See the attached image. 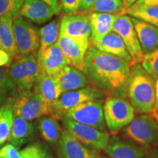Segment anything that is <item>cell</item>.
Instances as JSON below:
<instances>
[{"mask_svg": "<svg viewBox=\"0 0 158 158\" xmlns=\"http://www.w3.org/2000/svg\"><path fill=\"white\" fill-rule=\"evenodd\" d=\"M95 48L103 52L108 53L124 59L132 65H134L133 58L130 54L122 37L117 33L110 31L98 41L91 43Z\"/></svg>", "mask_w": 158, "mask_h": 158, "instance_id": "2e32d148", "label": "cell"}, {"mask_svg": "<svg viewBox=\"0 0 158 158\" xmlns=\"http://www.w3.org/2000/svg\"><path fill=\"white\" fill-rule=\"evenodd\" d=\"M41 1L44 2L48 6H50L53 10L54 11L55 15H59L61 13L62 10H61L58 0H41Z\"/></svg>", "mask_w": 158, "mask_h": 158, "instance_id": "74e56055", "label": "cell"}, {"mask_svg": "<svg viewBox=\"0 0 158 158\" xmlns=\"http://www.w3.org/2000/svg\"><path fill=\"white\" fill-rule=\"evenodd\" d=\"M96 158H109V157H108V155L107 156H104V155H100V154H99V155L96 157Z\"/></svg>", "mask_w": 158, "mask_h": 158, "instance_id": "ee69618b", "label": "cell"}, {"mask_svg": "<svg viewBox=\"0 0 158 158\" xmlns=\"http://www.w3.org/2000/svg\"><path fill=\"white\" fill-rule=\"evenodd\" d=\"M106 152L109 158H143L145 155L137 144L117 136L110 138Z\"/></svg>", "mask_w": 158, "mask_h": 158, "instance_id": "e0dca14e", "label": "cell"}, {"mask_svg": "<svg viewBox=\"0 0 158 158\" xmlns=\"http://www.w3.org/2000/svg\"><path fill=\"white\" fill-rule=\"evenodd\" d=\"M155 108H154V111L158 110V78L155 79Z\"/></svg>", "mask_w": 158, "mask_h": 158, "instance_id": "60d3db41", "label": "cell"}, {"mask_svg": "<svg viewBox=\"0 0 158 158\" xmlns=\"http://www.w3.org/2000/svg\"><path fill=\"white\" fill-rule=\"evenodd\" d=\"M133 65L124 59L89 47L84 73L89 85L101 90L106 95L127 98V84Z\"/></svg>", "mask_w": 158, "mask_h": 158, "instance_id": "6da1fadb", "label": "cell"}, {"mask_svg": "<svg viewBox=\"0 0 158 158\" xmlns=\"http://www.w3.org/2000/svg\"><path fill=\"white\" fill-rule=\"evenodd\" d=\"M0 158H21V156L16 147L7 144L0 149Z\"/></svg>", "mask_w": 158, "mask_h": 158, "instance_id": "e575fe53", "label": "cell"}, {"mask_svg": "<svg viewBox=\"0 0 158 158\" xmlns=\"http://www.w3.org/2000/svg\"><path fill=\"white\" fill-rule=\"evenodd\" d=\"M122 1H124V0H122Z\"/></svg>", "mask_w": 158, "mask_h": 158, "instance_id": "7dc6e473", "label": "cell"}, {"mask_svg": "<svg viewBox=\"0 0 158 158\" xmlns=\"http://www.w3.org/2000/svg\"><path fill=\"white\" fill-rule=\"evenodd\" d=\"M61 19H55L40 30V43L37 51H43L57 43L60 31Z\"/></svg>", "mask_w": 158, "mask_h": 158, "instance_id": "4316f807", "label": "cell"}, {"mask_svg": "<svg viewBox=\"0 0 158 158\" xmlns=\"http://www.w3.org/2000/svg\"><path fill=\"white\" fill-rule=\"evenodd\" d=\"M33 132L34 127L30 121L19 116L14 115L8 138L9 142L18 149L30 139Z\"/></svg>", "mask_w": 158, "mask_h": 158, "instance_id": "603a6c76", "label": "cell"}, {"mask_svg": "<svg viewBox=\"0 0 158 158\" xmlns=\"http://www.w3.org/2000/svg\"><path fill=\"white\" fill-rule=\"evenodd\" d=\"M13 114L31 120L45 115H51L48 106L42 96L34 90L18 91V94L11 99Z\"/></svg>", "mask_w": 158, "mask_h": 158, "instance_id": "8992f818", "label": "cell"}, {"mask_svg": "<svg viewBox=\"0 0 158 158\" xmlns=\"http://www.w3.org/2000/svg\"><path fill=\"white\" fill-rule=\"evenodd\" d=\"M54 78L60 85L62 93L84 88L89 85L83 71L72 65L65 67Z\"/></svg>", "mask_w": 158, "mask_h": 158, "instance_id": "ffe728a7", "label": "cell"}, {"mask_svg": "<svg viewBox=\"0 0 158 158\" xmlns=\"http://www.w3.org/2000/svg\"><path fill=\"white\" fill-rule=\"evenodd\" d=\"M57 44L70 60V65L82 71L84 66L85 57L90 45L85 44L63 35H59Z\"/></svg>", "mask_w": 158, "mask_h": 158, "instance_id": "9a60e30c", "label": "cell"}, {"mask_svg": "<svg viewBox=\"0 0 158 158\" xmlns=\"http://www.w3.org/2000/svg\"><path fill=\"white\" fill-rule=\"evenodd\" d=\"M65 128L81 143L100 151H106L110 142V133L91 126L79 123L67 117H62Z\"/></svg>", "mask_w": 158, "mask_h": 158, "instance_id": "ba28073f", "label": "cell"}, {"mask_svg": "<svg viewBox=\"0 0 158 158\" xmlns=\"http://www.w3.org/2000/svg\"><path fill=\"white\" fill-rule=\"evenodd\" d=\"M13 15L9 13L0 19V44L1 48L10 56L11 59L19 54L15 44V40L13 29Z\"/></svg>", "mask_w": 158, "mask_h": 158, "instance_id": "cb8c5ba5", "label": "cell"}, {"mask_svg": "<svg viewBox=\"0 0 158 158\" xmlns=\"http://www.w3.org/2000/svg\"><path fill=\"white\" fill-rule=\"evenodd\" d=\"M122 0H95L91 12L122 14L124 11Z\"/></svg>", "mask_w": 158, "mask_h": 158, "instance_id": "f1b7e54d", "label": "cell"}, {"mask_svg": "<svg viewBox=\"0 0 158 158\" xmlns=\"http://www.w3.org/2000/svg\"><path fill=\"white\" fill-rule=\"evenodd\" d=\"M113 31L117 33L122 37L133 58V64L141 63L143 58L144 53L138 40L131 17L127 14L118 15L114 23Z\"/></svg>", "mask_w": 158, "mask_h": 158, "instance_id": "7c38bea8", "label": "cell"}, {"mask_svg": "<svg viewBox=\"0 0 158 158\" xmlns=\"http://www.w3.org/2000/svg\"><path fill=\"white\" fill-rule=\"evenodd\" d=\"M54 15L52 8L41 0H25L18 14L39 24L47 22Z\"/></svg>", "mask_w": 158, "mask_h": 158, "instance_id": "ac0fdd59", "label": "cell"}, {"mask_svg": "<svg viewBox=\"0 0 158 158\" xmlns=\"http://www.w3.org/2000/svg\"><path fill=\"white\" fill-rule=\"evenodd\" d=\"M16 92H18L16 86L10 78L7 69L0 67V99Z\"/></svg>", "mask_w": 158, "mask_h": 158, "instance_id": "4dcf8cb0", "label": "cell"}, {"mask_svg": "<svg viewBox=\"0 0 158 158\" xmlns=\"http://www.w3.org/2000/svg\"><path fill=\"white\" fill-rule=\"evenodd\" d=\"M155 81L140 64L132 67L127 84V98L138 114H151L155 103Z\"/></svg>", "mask_w": 158, "mask_h": 158, "instance_id": "7a4b0ae2", "label": "cell"}, {"mask_svg": "<svg viewBox=\"0 0 158 158\" xmlns=\"http://www.w3.org/2000/svg\"><path fill=\"white\" fill-rule=\"evenodd\" d=\"M91 26V43L101 39L113 31L114 23L118 15L108 13L91 12L89 14Z\"/></svg>", "mask_w": 158, "mask_h": 158, "instance_id": "7402d4cb", "label": "cell"}, {"mask_svg": "<svg viewBox=\"0 0 158 158\" xmlns=\"http://www.w3.org/2000/svg\"><path fill=\"white\" fill-rule=\"evenodd\" d=\"M13 29L19 55L37 54L40 43V34L37 27L21 15L13 18Z\"/></svg>", "mask_w": 158, "mask_h": 158, "instance_id": "9c48e42d", "label": "cell"}, {"mask_svg": "<svg viewBox=\"0 0 158 158\" xmlns=\"http://www.w3.org/2000/svg\"><path fill=\"white\" fill-rule=\"evenodd\" d=\"M122 14L141 19L158 27V6L133 4L125 9Z\"/></svg>", "mask_w": 158, "mask_h": 158, "instance_id": "484cf974", "label": "cell"}, {"mask_svg": "<svg viewBox=\"0 0 158 158\" xmlns=\"http://www.w3.org/2000/svg\"><path fill=\"white\" fill-rule=\"evenodd\" d=\"M128 139L144 148L158 145V125L151 114H139L124 128Z\"/></svg>", "mask_w": 158, "mask_h": 158, "instance_id": "5b68a950", "label": "cell"}, {"mask_svg": "<svg viewBox=\"0 0 158 158\" xmlns=\"http://www.w3.org/2000/svg\"><path fill=\"white\" fill-rule=\"evenodd\" d=\"M7 74L18 91L29 90L34 87L41 71L37 54L18 55L6 66Z\"/></svg>", "mask_w": 158, "mask_h": 158, "instance_id": "3957f363", "label": "cell"}, {"mask_svg": "<svg viewBox=\"0 0 158 158\" xmlns=\"http://www.w3.org/2000/svg\"><path fill=\"white\" fill-rule=\"evenodd\" d=\"M134 4H136V5L158 6V0H137Z\"/></svg>", "mask_w": 158, "mask_h": 158, "instance_id": "ab89813d", "label": "cell"}, {"mask_svg": "<svg viewBox=\"0 0 158 158\" xmlns=\"http://www.w3.org/2000/svg\"><path fill=\"white\" fill-rule=\"evenodd\" d=\"M0 49H1V44H0Z\"/></svg>", "mask_w": 158, "mask_h": 158, "instance_id": "bcb514c9", "label": "cell"}, {"mask_svg": "<svg viewBox=\"0 0 158 158\" xmlns=\"http://www.w3.org/2000/svg\"><path fill=\"white\" fill-rule=\"evenodd\" d=\"M58 150L61 158H96L99 155L98 150L84 145L66 128L58 142Z\"/></svg>", "mask_w": 158, "mask_h": 158, "instance_id": "5bb4252c", "label": "cell"}, {"mask_svg": "<svg viewBox=\"0 0 158 158\" xmlns=\"http://www.w3.org/2000/svg\"><path fill=\"white\" fill-rule=\"evenodd\" d=\"M48 158H52V157H51V156H49V157H48Z\"/></svg>", "mask_w": 158, "mask_h": 158, "instance_id": "f6af8a7d", "label": "cell"}, {"mask_svg": "<svg viewBox=\"0 0 158 158\" xmlns=\"http://www.w3.org/2000/svg\"><path fill=\"white\" fill-rule=\"evenodd\" d=\"M141 66L155 80L158 78V48L144 54L141 61Z\"/></svg>", "mask_w": 158, "mask_h": 158, "instance_id": "f546056e", "label": "cell"}, {"mask_svg": "<svg viewBox=\"0 0 158 158\" xmlns=\"http://www.w3.org/2000/svg\"><path fill=\"white\" fill-rule=\"evenodd\" d=\"M81 0H60L59 5L61 10L66 14L79 12Z\"/></svg>", "mask_w": 158, "mask_h": 158, "instance_id": "836d02e7", "label": "cell"}, {"mask_svg": "<svg viewBox=\"0 0 158 158\" xmlns=\"http://www.w3.org/2000/svg\"><path fill=\"white\" fill-rule=\"evenodd\" d=\"M62 117L70 118L103 131L107 128L104 118L103 106L102 102L97 100L79 104L65 111Z\"/></svg>", "mask_w": 158, "mask_h": 158, "instance_id": "30bf717a", "label": "cell"}, {"mask_svg": "<svg viewBox=\"0 0 158 158\" xmlns=\"http://www.w3.org/2000/svg\"><path fill=\"white\" fill-rule=\"evenodd\" d=\"M25 0H0V19L10 13L15 17Z\"/></svg>", "mask_w": 158, "mask_h": 158, "instance_id": "1f68e13d", "label": "cell"}, {"mask_svg": "<svg viewBox=\"0 0 158 158\" xmlns=\"http://www.w3.org/2000/svg\"><path fill=\"white\" fill-rule=\"evenodd\" d=\"M34 89L42 96L50 109L51 116V108L62 94L58 81L54 77L41 72L35 82Z\"/></svg>", "mask_w": 158, "mask_h": 158, "instance_id": "d6986e66", "label": "cell"}, {"mask_svg": "<svg viewBox=\"0 0 158 158\" xmlns=\"http://www.w3.org/2000/svg\"><path fill=\"white\" fill-rule=\"evenodd\" d=\"M37 58L41 71L51 77H54L63 68L70 65V60L57 43L44 51H37Z\"/></svg>", "mask_w": 158, "mask_h": 158, "instance_id": "4fadbf2b", "label": "cell"}, {"mask_svg": "<svg viewBox=\"0 0 158 158\" xmlns=\"http://www.w3.org/2000/svg\"><path fill=\"white\" fill-rule=\"evenodd\" d=\"M11 59L10 56L5 51L0 49V67L7 66L11 62Z\"/></svg>", "mask_w": 158, "mask_h": 158, "instance_id": "8d00e7d4", "label": "cell"}, {"mask_svg": "<svg viewBox=\"0 0 158 158\" xmlns=\"http://www.w3.org/2000/svg\"><path fill=\"white\" fill-rule=\"evenodd\" d=\"M151 115L155 118V119L157 122V124L158 125V110H155V111H153L152 113H151Z\"/></svg>", "mask_w": 158, "mask_h": 158, "instance_id": "7bdbcfd3", "label": "cell"}, {"mask_svg": "<svg viewBox=\"0 0 158 158\" xmlns=\"http://www.w3.org/2000/svg\"><path fill=\"white\" fill-rule=\"evenodd\" d=\"M131 19L144 54L158 48V27L141 19L133 17Z\"/></svg>", "mask_w": 158, "mask_h": 158, "instance_id": "44dd1931", "label": "cell"}, {"mask_svg": "<svg viewBox=\"0 0 158 158\" xmlns=\"http://www.w3.org/2000/svg\"><path fill=\"white\" fill-rule=\"evenodd\" d=\"M135 110L125 98L109 96L105 100L103 113L106 127L115 135L135 117Z\"/></svg>", "mask_w": 158, "mask_h": 158, "instance_id": "277c9868", "label": "cell"}, {"mask_svg": "<svg viewBox=\"0 0 158 158\" xmlns=\"http://www.w3.org/2000/svg\"><path fill=\"white\" fill-rule=\"evenodd\" d=\"M20 154L21 158H48L49 157L44 149L36 144L24 148L22 151L20 152Z\"/></svg>", "mask_w": 158, "mask_h": 158, "instance_id": "d6a6232c", "label": "cell"}, {"mask_svg": "<svg viewBox=\"0 0 158 158\" xmlns=\"http://www.w3.org/2000/svg\"><path fill=\"white\" fill-rule=\"evenodd\" d=\"M94 2H95V0H81L79 12H82V13L91 12Z\"/></svg>", "mask_w": 158, "mask_h": 158, "instance_id": "d590c367", "label": "cell"}, {"mask_svg": "<svg viewBox=\"0 0 158 158\" xmlns=\"http://www.w3.org/2000/svg\"><path fill=\"white\" fill-rule=\"evenodd\" d=\"M143 158H158V145L149 148L147 152H145Z\"/></svg>", "mask_w": 158, "mask_h": 158, "instance_id": "f35d334b", "label": "cell"}, {"mask_svg": "<svg viewBox=\"0 0 158 158\" xmlns=\"http://www.w3.org/2000/svg\"><path fill=\"white\" fill-rule=\"evenodd\" d=\"M137 1V0H124L123 1V5H124V9H127L128 7H130L132 5H133L134 3L135 2ZM124 12V11H123Z\"/></svg>", "mask_w": 158, "mask_h": 158, "instance_id": "b9f144b4", "label": "cell"}, {"mask_svg": "<svg viewBox=\"0 0 158 158\" xmlns=\"http://www.w3.org/2000/svg\"><path fill=\"white\" fill-rule=\"evenodd\" d=\"M38 128L43 139L51 144L58 143L63 131L57 118L50 115L39 118Z\"/></svg>", "mask_w": 158, "mask_h": 158, "instance_id": "d4e9b609", "label": "cell"}, {"mask_svg": "<svg viewBox=\"0 0 158 158\" xmlns=\"http://www.w3.org/2000/svg\"><path fill=\"white\" fill-rule=\"evenodd\" d=\"M105 94L101 90L89 85L84 88L62 93L51 108V116L57 119H62L63 114L70 108L88 101L102 102Z\"/></svg>", "mask_w": 158, "mask_h": 158, "instance_id": "52a82bcc", "label": "cell"}, {"mask_svg": "<svg viewBox=\"0 0 158 158\" xmlns=\"http://www.w3.org/2000/svg\"><path fill=\"white\" fill-rule=\"evenodd\" d=\"M11 102L0 108V147L8 139L13 121Z\"/></svg>", "mask_w": 158, "mask_h": 158, "instance_id": "83f0119b", "label": "cell"}, {"mask_svg": "<svg viewBox=\"0 0 158 158\" xmlns=\"http://www.w3.org/2000/svg\"><path fill=\"white\" fill-rule=\"evenodd\" d=\"M59 35H66L85 44L91 45L89 15L82 12L62 15Z\"/></svg>", "mask_w": 158, "mask_h": 158, "instance_id": "8fae6325", "label": "cell"}]
</instances>
